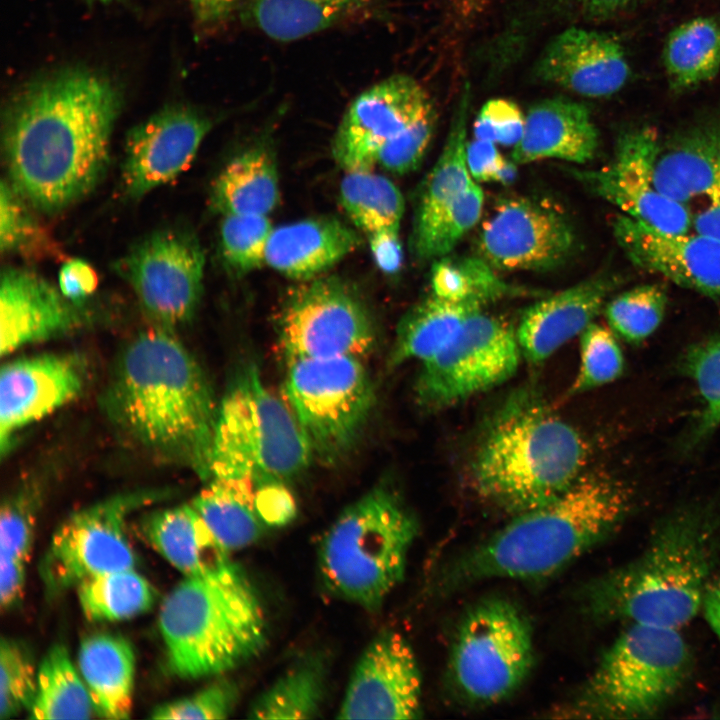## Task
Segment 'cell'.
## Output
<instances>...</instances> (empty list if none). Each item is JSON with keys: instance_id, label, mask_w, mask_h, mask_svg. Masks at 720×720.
<instances>
[{"instance_id": "cell-37", "label": "cell", "mask_w": 720, "mask_h": 720, "mask_svg": "<svg viewBox=\"0 0 720 720\" xmlns=\"http://www.w3.org/2000/svg\"><path fill=\"white\" fill-rule=\"evenodd\" d=\"M663 56L674 89L710 80L720 68V21L698 17L681 24L669 35Z\"/></svg>"}, {"instance_id": "cell-63", "label": "cell", "mask_w": 720, "mask_h": 720, "mask_svg": "<svg viewBox=\"0 0 720 720\" xmlns=\"http://www.w3.org/2000/svg\"><path fill=\"white\" fill-rule=\"evenodd\" d=\"M87 1H88V2H99V3L106 4V3H110V2H113V1H117V0H87Z\"/></svg>"}, {"instance_id": "cell-18", "label": "cell", "mask_w": 720, "mask_h": 720, "mask_svg": "<svg viewBox=\"0 0 720 720\" xmlns=\"http://www.w3.org/2000/svg\"><path fill=\"white\" fill-rule=\"evenodd\" d=\"M422 677L415 653L398 632L383 631L359 657L338 719H415L421 713Z\"/></svg>"}, {"instance_id": "cell-31", "label": "cell", "mask_w": 720, "mask_h": 720, "mask_svg": "<svg viewBox=\"0 0 720 720\" xmlns=\"http://www.w3.org/2000/svg\"><path fill=\"white\" fill-rule=\"evenodd\" d=\"M280 198L275 159L264 146L249 148L219 173L211 190L213 207L225 215L268 216Z\"/></svg>"}, {"instance_id": "cell-46", "label": "cell", "mask_w": 720, "mask_h": 720, "mask_svg": "<svg viewBox=\"0 0 720 720\" xmlns=\"http://www.w3.org/2000/svg\"><path fill=\"white\" fill-rule=\"evenodd\" d=\"M273 229L268 216L225 215L220 226V245L226 264L237 273L265 265Z\"/></svg>"}, {"instance_id": "cell-47", "label": "cell", "mask_w": 720, "mask_h": 720, "mask_svg": "<svg viewBox=\"0 0 720 720\" xmlns=\"http://www.w3.org/2000/svg\"><path fill=\"white\" fill-rule=\"evenodd\" d=\"M37 687V671L24 644L10 638L0 642V719H8L31 707Z\"/></svg>"}, {"instance_id": "cell-17", "label": "cell", "mask_w": 720, "mask_h": 720, "mask_svg": "<svg viewBox=\"0 0 720 720\" xmlns=\"http://www.w3.org/2000/svg\"><path fill=\"white\" fill-rule=\"evenodd\" d=\"M478 240L482 259L501 270L552 269L566 261L575 246L567 217L527 197L499 201Z\"/></svg>"}, {"instance_id": "cell-16", "label": "cell", "mask_w": 720, "mask_h": 720, "mask_svg": "<svg viewBox=\"0 0 720 720\" xmlns=\"http://www.w3.org/2000/svg\"><path fill=\"white\" fill-rule=\"evenodd\" d=\"M660 144L654 128H632L620 135L609 164L574 174L624 215L663 232L687 233L692 230L689 206L665 196L654 181Z\"/></svg>"}, {"instance_id": "cell-25", "label": "cell", "mask_w": 720, "mask_h": 720, "mask_svg": "<svg viewBox=\"0 0 720 720\" xmlns=\"http://www.w3.org/2000/svg\"><path fill=\"white\" fill-rule=\"evenodd\" d=\"M620 281L615 275L599 274L528 307L515 330L522 357L543 362L580 336Z\"/></svg>"}, {"instance_id": "cell-30", "label": "cell", "mask_w": 720, "mask_h": 720, "mask_svg": "<svg viewBox=\"0 0 720 720\" xmlns=\"http://www.w3.org/2000/svg\"><path fill=\"white\" fill-rule=\"evenodd\" d=\"M78 666L94 712L106 719L129 718L135 678V655L129 641L109 633L91 635L81 642Z\"/></svg>"}, {"instance_id": "cell-42", "label": "cell", "mask_w": 720, "mask_h": 720, "mask_svg": "<svg viewBox=\"0 0 720 720\" xmlns=\"http://www.w3.org/2000/svg\"><path fill=\"white\" fill-rule=\"evenodd\" d=\"M667 294L659 284H644L624 291L612 299L605 315L613 333L630 344H639L661 324Z\"/></svg>"}, {"instance_id": "cell-49", "label": "cell", "mask_w": 720, "mask_h": 720, "mask_svg": "<svg viewBox=\"0 0 720 720\" xmlns=\"http://www.w3.org/2000/svg\"><path fill=\"white\" fill-rule=\"evenodd\" d=\"M37 494L23 487L2 503L0 511V558L28 560L35 528Z\"/></svg>"}, {"instance_id": "cell-44", "label": "cell", "mask_w": 720, "mask_h": 720, "mask_svg": "<svg viewBox=\"0 0 720 720\" xmlns=\"http://www.w3.org/2000/svg\"><path fill=\"white\" fill-rule=\"evenodd\" d=\"M703 402L697 425L691 436L697 444L720 426V335L692 346L683 361Z\"/></svg>"}, {"instance_id": "cell-48", "label": "cell", "mask_w": 720, "mask_h": 720, "mask_svg": "<svg viewBox=\"0 0 720 720\" xmlns=\"http://www.w3.org/2000/svg\"><path fill=\"white\" fill-rule=\"evenodd\" d=\"M7 181L0 188V248L7 254H36L48 245V235Z\"/></svg>"}, {"instance_id": "cell-5", "label": "cell", "mask_w": 720, "mask_h": 720, "mask_svg": "<svg viewBox=\"0 0 720 720\" xmlns=\"http://www.w3.org/2000/svg\"><path fill=\"white\" fill-rule=\"evenodd\" d=\"M583 436L530 391L511 395L491 416L472 456L471 479L485 501L513 515L541 506L583 473Z\"/></svg>"}, {"instance_id": "cell-10", "label": "cell", "mask_w": 720, "mask_h": 720, "mask_svg": "<svg viewBox=\"0 0 720 720\" xmlns=\"http://www.w3.org/2000/svg\"><path fill=\"white\" fill-rule=\"evenodd\" d=\"M284 395L313 455L326 462L352 448L375 401L370 376L355 356L289 361Z\"/></svg>"}, {"instance_id": "cell-27", "label": "cell", "mask_w": 720, "mask_h": 720, "mask_svg": "<svg viewBox=\"0 0 720 720\" xmlns=\"http://www.w3.org/2000/svg\"><path fill=\"white\" fill-rule=\"evenodd\" d=\"M359 234L340 220L309 218L274 228L269 238L265 265L294 279L318 277L354 252Z\"/></svg>"}, {"instance_id": "cell-11", "label": "cell", "mask_w": 720, "mask_h": 720, "mask_svg": "<svg viewBox=\"0 0 720 720\" xmlns=\"http://www.w3.org/2000/svg\"><path fill=\"white\" fill-rule=\"evenodd\" d=\"M534 662L531 626L508 600L491 598L474 606L458 630L451 676L470 701L497 703L516 691Z\"/></svg>"}, {"instance_id": "cell-9", "label": "cell", "mask_w": 720, "mask_h": 720, "mask_svg": "<svg viewBox=\"0 0 720 720\" xmlns=\"http://www.w3.org/2000/svg\"><path fill=\"white\" fill-rule=\"evenodd\" d=\"M693 661L679 629L630 624L602 655L573 712L600 719L654 717L687 683Z\"/></svg>"}, {"instance_id": "cell-36", "label": "cell", "mask_w": 720, "mask_h": 720, "mask_svg": "<svg viewBox=\"0 0 720 720\" xmlns=\"http://www.w3.org/2000/svg\"><path fill=\"white\" fill-rule=\"evenodd\" d=\"M327 669L320 655L305 656L275 680L249 709L251 719H311L321 709Z\"/></svg>"}, {"instance_id": "cell-3", "label": "cell", "mask_w": 720, "mask_h": 720, "mask_svg": "<svg viewBox=\"0 0 720 720\" xmlns=\"http://www.w3.org/2000/svg\"><path fill=\"white\" fill-rule=\"evenodd\" d=\"M719 555V516L706 507L681 508L656 525L637 557L584 587V611L603 623L680 629L702 608Z\"/></svg>"}, {"instance_id": "cell-34", "label": "cell", "mask_w": 720, "mask_h": 720, "mask_svg": "<svg viewBox=\"0 0 720 720\" xmlns=\"http://www.w3.org/2000/svg\"><path fill=\"white\" fill-rule=\"evenodd\" d=\"M375 0H247L243 18L268 37L293 41L322 31Z\"/></svg>"}, {"instance_id": "cell-28", "label": "cell", "mask_w": 720, "mask_h": 720, "mask_svg": "<svg viewBox=\"0 0 720 720\" xmlns=\"http://www.w3.org/2000/svg\"><path fill=\"white\" fill-rule=\"evenodd\" d=\"M654 181L661 193L687 206L719 190L720 122L660 144Z\"/></svg>"}, {"instance_id": "cell-53", "label": "cell", "mask_w": 720, "mask_h": 720, "mask_svg": "<svg viewBox=\"0 0 720 720\" xmlns=\"http://www.w3.org/2000/svg\"><path fill=\"white\" fill-rule=\"evenodd\" d=\"M524 19L532 22L546 20L602 19L629 0H524Z\"/></svg>"}, {"instance_id": "cell-59", "label": "cell", "mask_w": 720, "mask_h": 720, "mask_svg": "<svg viewBox=\"0 0 720 720\" xmlns=\"http://www.w3.org/2000/svg\"><path fill=\"white\" fill-rule=\"evenodd\" d=\"M376 264L385 272H396L402 262L399 235H379L368 239Z\"/></svg>"}, {"instance_id": "cell-15", "label": "cell", "mask_w": 720, "mask_h": 720, "mask_svg": "<svg viewBox=\"0 0 720 720\" xmlns=\"http://www.w3.org/2000/svg\"><path fill=\"white\" fill-rule=\"evenodd\" d=\"M158 327L189 321L202 295L205 255L190 232L166 229L136 243L115 264Z\"/></svg>"}, {"instance_id": "cell-32", "label": "cell", "mask_w": 720, "mask_h": 720, "mask_svg": "<svg viewBox=\"0 0 720 720\" xmlns=\"http://www.w3.org/2000/svg\"><path fill=\"white\" fill-rule=\"evenodd\" d=\"M485 307L477 300L452 302L434 294L427 297L400 320L389 365L431 359L452 341L470 316Z\"/></svg>"}, {"instance_id": "cell-50", "label": "cell", "mask_w": 720, "mask_h": 720, "mask_svg": "<svg viewBox=\"0 0 720 720\" xmlns=\"http://www.w3.org/2000/svg\"><path fill=\"white\" fill-rule=\"evenodd\" d=\"M239 698L236 684L227 679L214 681L196 692L156 707L152 719H225L234 711Z\"/></svg>"}, {"instance_id": "cell-60", "label": "cell", "mask_w": 720, "mask_h": 720, "mask_svg": "<svg viewBox=\"0 0 720 720\" xmlns=\"http://www.w3.org/2000/svg\"><path fill=\"white\" fill-rule=\"evenodd\" d=\"M692 231L720 240V189L702 200V206L692 213Z\"/></svg>"}, {"instance_id": "cell-6", "label": "cell", "mask_w": 720, "mask_h": 720, "mask_svg": "<svg viewBox=\"0 0 720 720\" xmlns=\"http://www.w3.org/2000/svg\"><path fill=\"white\" fill-rule=\"evenodd\" d=\"M159 628L174 675H219L255 657L267 640L260 598L233 562L209 573L184 576L166 596Z\"/></svg>"}, {"instance_id": "cell-7", "label": "cell", "mask_w": 720, "mask_h": 720, "mask_svg": "<svg viewBox=\"0 0 720 720\" xmlns=\"http://www.w3.org/2000/svg\"><path fill=\"white\" fill-rule=\"evenodd\" d=\"M417 521L400 497L376 486L347 506L324 534L319 569L336 596L378 609L402 581Z\"/></svg>"}, {"instance_id": "cell-61", "label": "cell", "mask_w": 720, "mask_h": 720, "mask_svg": "<svg viewBox=\"0 0 720 720\" xmlns=\"http://www.w3.org/2000/svg\"><path fill=\"white\" fill-rule=\"evenodd\" d=\"M701 609L708 625L720 642V575L710 581Z\"/></svg>"}, {"instance_id": "cell-45", "label": "cell", "mask_w": 720, "mask_h": 720, "mask_svg": "<svg viewBox=\"0 0 720 720\" xmlns=\"http://www.w3.org/2000/svg\"><path fill=\"white\" fill-rule=\"evenodd\" d=\"M623 370L624 358L615 334L592 322L580 334V364L569 392L576 395L611 383Z\"/></svg>"}, {"instance_id": "cell-12", "label": "cell", "mask_w": 720, "mask_h": 720, "mask_svg": "<svg viewBox=\"0 0 720 720\" xmlns=\"http://www.w3.org/2000/svg\"><path fill=\"white\" fill-rule=\"evenodd\" d=\"M166 495L161 490L126 492L68 516L52 535L39 566L47 592L57 594L88 577L134 568L128 516Z\"/></svg>"}, {"instance_id": "cell-20", "label": "cell", "mask_w": 720, "mask_h": 720, "mask_svg": "<svg viewBox=\"0 0 720 720\" xmlns=\"http://www.w3.org/2000/svg\"><path fill=\"white\" fill-rule=\"evenodd\" d=\"M211 127L205 114L171 105L132 128L122 168L128 196L141 198L180 175L192 163Z\"/></svg>"}, {"instance_id": "cell-51", "label": "cell", "mask_w": 720, "mask_h": 720, "mask_svg": "<svg viewBox=\"0 0 720 720\" xmlns=\"http://www.w3.org/2000/svg\"><path fill=\"white\" fill-rule=\"evenodd\" d=\"M436 121L437 114L432 104L397 137L381 148L377 165L396 174L415 170L428 149Z\"/></svg>"}, {"instance_id": "cell-19", "label": "cell", "mask_w": 720, "mask_h": 720, "mask_svg": "<svg viewBox=\"0 0 720 720\" xmlns=\"http://www.w3.org/2000/svg\"><path fill=\"white\" fill-rule=\"evenodd\" d=\"M432 104L424 88L408 75L377 82L344 113L332 141L334 160L345 172L373 170L381 148Z\"/></svg>"}, {"instance_id": "cell-21", "label": "cell", "mask_w": 720, "mask_h": 720, "mask_svg": "<svg viewBox=\"0 0 720 720\" xmlns=\"http://www.w3.org/2000/svg\"><path fill=\"white\" fill-rule=\"evenodd\" d=\"M80 355L44 353L6 362L0 373V448L9 452L16 433L76 399L86 384Z\"/></svg>"}, {"instance_id": "cell-38", "label": "cell", "mask_w": 720, "mask_h": 720, "mask_svg": "<svg viewBox=\"0 0 720 720\" xmlns=\"http://www.w3.org/2000/svg\"><path fill=\"white\" fill-rule=\"evenodd\" d=\"M339 194L344 210L368 239L399 235L405 204L392 181L373 170L347 171Z\"/></svg>"}, {"instance_id": "cell-4", "label": "cell", "mask_w": 720, "mask_h": 720, "mask_svg": "<svg viewBox=\"0 0 720 720\" xmlns=\"http://www.w3.org/2000/svg\"><path fill=\"white\" fill-rule=\"evenodd\" d=\"M633 498L622 481L602 472H584L561 494L514 515L456 560L444 576L446 585L547 577L611 536L630 513Z\"/></svg>"}, {"instance_id": "cell-14", "label": "cell", "mask_w": 720, "mask_h": 720, "mask_svg": "<svg viewBox=\"0 0 720 720\" xmlns=\"http://www.w3.org/2000/svg\"><path fill=\"white\" fill-rule=\"evenodd\" d=\"M280 343L287 358L355 356L376 338L367 307L335 277L305 280L287 299L280 318Z\"/></svg>"}, {"instance_id": "cell-62", "label": "cell", "mask_w": 720, "mask_h": 720, "mask_svg": "<svg viewBox=\"0 0 720 720\" xmlns=\"http://www.w3.org/2000/svg\"><path fill=\"white\" fill-rule=\"evenodd\" d=\"M452 15L460 23H470L487 7L489 0H448Z\"/></svg>"}, {"instance_id": "cell-1", "label": "cell", "mask_w": 720, "mask_h": 720, "mask_svg": "<svg viewBox=\"0 0 720 720\" xmlns=\"http://www.w3.org/2000/svg\"><path fill=\"white\" fill-rule=\"evenodd\" d=\"M122 94L107 76L69 66L10 98L3 118L8 182L33 208L57 213L91 192L109 163Z\"/></svg>"}, {"instance_id": "cell-33", "label": "cell", "mask_w": 720, "mask_h": 720, "mask_svg": "<svg viewBox=\"0 0 720 720\" xmlns=\"http://www.w3.org/2000/svg\"><path fill=\"white\" fill-rule=\"evenodd\" d=\"M469 104L470 86L466 83L454 111L445 146L424 183L417 205L412 237L423 233L473 181L466 162Z\"/></svg>"}, {"instance_id": "cell-24", "label": "cell", "mask_w": 720, "mask_h": 720, "mask_svg": "<svg viewBox=\"0 0 720 720\" xmlns=\"http://www.w3.org/2000/svg\"><path fill=\"white\" fill-rule=\"evenodd\" d=\"M80 307L39 274L7 267L0 286V353L62 336L81 323Z\"/></svg>"}, {"instance_id": "cell-55", "label": "cell", "mask_w": 720, "mask_h": 720, "mask_svg": "<svg viewBox=\"0 0 720 720\" xmlns=\"http://www.w3.org/2000/svg\"><path fill=\"white\" fill-rule=\"evenodd\" d=\"M254 501L258 515L266 525L283 526L296 515L295 501L282 482L257 487Z\"/></svg>"}, {"instance_id": "cell-2", "label": "cell", "mask_w": 720, "mask_h": 720, "mask_svg": "<svg viewBox=\"0 0 720 720\" xmlns=\"http://www.w3.org/2000/svg\"><path fill=\"white\" fill-rule=\"evenodd\" d=\"M104 408L135 443L209 479L219 405L198 361L168 329L145 331L125 346Z\"/></svg>"}, {"instance_id": "cell-56", "label": "cell", "mask_w": 720, "mask_h": 720, "mask_svg": "<svg viewBox=\"0 0 720 720\" xmlns=\"http://www.w3.org/2000/svg\"><path fill=\"white\" fill-rule=\"evenodd\" d=\"M59 290L71 303L80 307L97 288L98 277L86 261L73 258L63 263L58 275Z\"/></svg>"}, {"instance_id": "cell-39", "label": "cell", "mask_w": 720, "mask_h": 720, "mask_svg": "<svg viewBox=\"0 0 720 720\" xmlns=\"http://www.w3.org/2000/svg\"><path fill=\"white\" fill-rule=\"evenodd\" d=\"M76 591L84 616L93 622L129 619L147 612L156 601L154 587L134 568L88 577Z\"/></svg>"}, {"instance_id": "cell-23", "label": "cell", "mask_w": 720, "mask_h": 720, "mask_svg": "<svg viewBox=\"0 0 720 720\" xmlns=\"http://www.w3.org/2000/svg\"><path fill=\"white\" fill-rule=\"evenodd\" d=\"M544 83L591 97H607L627 82L630 68L621 45L611 36L580 27L557 34L535 63Z\"/></svg>"}, {"instance_id": "cell-57", "label": "cell", "mask_w": 720, "mask_h": 720, "mask_svg": "<svg viewBox=\"0 0 720 720\" xmlns=\"http://www.w3.org/2000/svg\"><path fill=\"white\" fill-rule=\"evenodd\" d=\"M26 561L0 558V604L2 610L13 607L22 597Z\"/></svg>"}, {"instance_id": "cell-43", "label": "cell", "mask_w": 720, "mask_h": 720, "mask_svg": "<svg viewBox=\"0 0 720 720\" xmlns=\"http://www.w3.org/2000/svg\"><path fill=\"white\" fill-rule=\"evenodd\" d=\"M484 204L482 189L474 181L420 235L412 237L415 255L422 260L447 256L479 221Z\"/></svg>"}, {"instance_id": "cell-13", "label": "cell", "mask_w": 720, "mask_h": 720, "mask_svg": "<svg viewBox=\"0 0 720 720\" xmlns=\"http://www.w3.org/2000/svg\"><path fill=\"white\" fill-rule=\"evenodd\" d=\"M521 357L516 331L479 311L448 345L422 363L417 403L429 411L442 410L490 390L515 374Z\"/></svg>"}, {"instance_id": "cell-40", "label": "cell", "mask_w": 720, "mask_h": 720, "mask_svg": "<svg viewBox=\"0 0 720 720\" xmlns=\"http://www.w3.org/2000/svg\"><path fill=\"white\" fill-rule=\"evenodd\" d=\"M93 706L88 689L74 667L65 646L56 644L43 657L37 670L31 719H87Z\"/></svg>"}, {"instance_id": "cell-54", "label": "cell", "mask_w": 720, "mask_h": 720, "mask_svg": "<svg viewBox=\"0 0 720 720\" xmlns=\"http://www.w3.org/2000/svg\"><path fill=\"white\" fill-rule=\"evenodd\" d=\"M495 144L476 138L467 144V167L470 175L478 182L506 184L515 177V165L503 158Z\"/></svg>"}, {"instance_id": "cell-26", "label": "cell", "mask_w": 720, "mask_h": 720, "mask_svg": "<svg viewBox=\"0 0 720 720\" xmlns=\"http://www.w3.org/2000/svg\"><path fill=\"white\" fill-rule=\"evenodd\" d=\"M598 144V131L586 106L567 98H549L530 107L512 159L517 164L546 158L584 164L595 156Z\"/></svg>"}, {"instance_id": "cell-58", "label": "cell", "mask_w": 720, "mask_h": 720, "mask_svg": "<svg viewBox=\"0 0 720 720\" xmlns=\"http://www.w3.org/2000/svg\"><path fill=\"white\" fill-rule=\"evenodd\" d=\"M196 23L213 28L225 22L243 0H189Z\"/></svg>"}, {"instance_id": "cell-41", "label": "cell", "mask_w": 720, "mask_h": 720, "mask_svg": "<svg viewBox=\"0 0 720 720\" xmlns=\"http://www.w3.org/2000/svg\"><path fill=\"white\" fill-rule=\"evenodd\" d=\"M484 259L477 257L438 258L431 272L432 294L452 301L477 300L488 304L506 296L520 294L493 271Z\"/></svg>"}, {"instance_id": "cell-22", "label": "cell", "mask_w": 720, "mask_h": 720, "mask_svg": "<svg viewBox=\"0 0 720 720\" xmlns=\"http://www.w3.org/2000/svg\"><path fill=\"white\" fill-rule=\"evenodd\" d=\"M615 239L638 268L710 297H720V240L693 231L663 232L626 215L612 223Z\"/></svg>"}, {"instance_id": "cell-52", "label": "cell", "mask_w": 720, "mask_h": 720, "mask_svg": "<svg viewBox=\"0 0 720 720\" xmlns=\"http://www.w3.org/2000/svg\"><path fill=\"white\" fill-rule=\"evenodd\" d=\"M525 117L518 105L507 99H491L479 111L474 125L476 139L515 146L523 136Z\"/></svg>"}, {"instance_id": "cell-35", "label": "cell", "mask_w": 720, "mask_h": 720, "mask_svg": "<svg viewBox=\"0 0 720 720\" xmlns=\"http://www.w3.org/2000/svg\"><path fill=\"white\" fill-rule=\"evenodd\" d=\"M254 500L252 485L210 478L191 504L230 552L249 546L262 533L264 523Z\"/></svg>"}, {"instance_id": "cell-29", "label": "cell", "mask_w": 720, "mask_h": 720, "mask_svg": "<svg viewBox=\"0 0 720 720\" xmlns=\"http://www.w3.org/2000/svg\"><path fill=\"white\" fill-rule=\"evenodd\" d=\"M141 531L151 547L184 576L203 575L232 562L229 551L191 503L147 515Z\"/></svg>"}, {"instance_id": "cell-8", "label": "cell", "mask_w": 720, "mask_h": 720, "mask_svg": "<svg viewBox=\"0 0 720 720\" xmlns=\"http://www.w3.org/2000/svg\"><path fill=\"white\" fill-rule=\"evenodd\" d=\"M312 456L287 402L264 385L255 365L241 370L219 405L209 479L249 483L255 489L284 483L302 472Z\"/></svg>"}]
</instances>
